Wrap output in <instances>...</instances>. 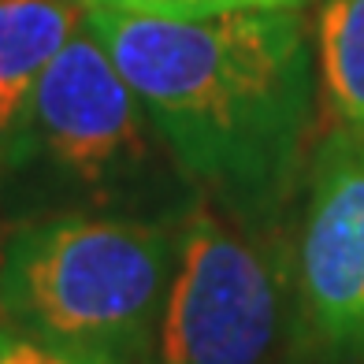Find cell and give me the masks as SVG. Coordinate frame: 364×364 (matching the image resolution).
I'll use <instances>...</instances> for the list:
<instances>
[{"label":"cell","instance_id":"277c9868","mask_svg":"<svg viewBox=\"0 0 364 364\" xmlns=\"http://www.w3.org/2000/svg\"><path fill=\"white\" fill-rule=\"evenodd\" d=\"M301 301L316 338L364 360V138L323 153L301 227Z\"/></svg>","mask_w":364,"mask_h":364},{"label":"cell","instance_id":"7a4b0ae2","mask_svg":"<svg viewBox=\"0 0 364 364\" xmlns=\"http://www.w3.org/2000/svg\"><path fill=\"white\" fill-rule=\"evenodd\" d=\"M168 283V238L141 223L63 220L11 242L8 312L60 350L119 364L145 350Z\"/></svg>","mask_w":364,"mask_h":364},{"label":"cell","instance_id":"9c48e42d","mask_svg":"<svg viewBox=\"0 0 364 364\" xmlns=\"http://www.w3.org/2000/svg\"><path fill=\"white\" fill-rule=\"evenodd\" d=\"M0 364H93L53 342H34L19 335H0Z\"/></svg>","mask_w":364,"mask_h":364},{"label":"cell","instance_id":"6da1fadb","mask_svg":"<svg viewBox=\"0 0 364 364\" xmlns=\"http://www.w3.org/2000/svg\"><path fill=\"white\" fill-rule=\"evenodd\" d=\"M86 26L193 175L245 186L290 160L309 105L294 11L168 19L86 8Z\"/></svg>","mask_w":364,"mask_h":364},{"label":"cell","instance_id":"5b68a950","mask_svg":"<svg viewBox=\"0 0 364 364\" xmlns=\"http://www.w3.org/2000/svg\"><path fill=\"white\" fill-rule=\"evenodd\" d=\"M138 97L93 30L75 34L38 82L34 112L41 141L78 178H105L138 156Z\"/></svg>","mask_w":364,"mask_h":364},{"label":"cell","instance_id":"52a82bcc","mask_svg":"<svg viewBox=\"0 0 364 364\" xmlns=\"http://www.w3.org/2000/svg\"><path fill=\"white\" fill-rule=\"evenodd\" d=\"M323 86L350 134L364 138V0H327L320 11Z\"/></svg>","mask_w":364,"mask_h":364},{"label":"cell","instance_id":"8992f818","mask_svg":"<svg viewBox=\"0 0 364 364\" xmlns=\"http://www.w3.org/2000/svg\"><path fill=\"white\" fill-rule=\"evenodd\" d=\"M82 0H0V138L34 112L38 82L75 38Z\"/></svg>","mask_w":364,"mask_h":364},{"label":"cell","instance_id":"3957f363","mask_svg":"<svg viewBox=\"0 0 364 364\" xmlns=\"http://www.w3.org/2000/svg\"><path fill=\"white\" fill-rule=\"evenodd\" d=\"M275 342V268L235 227L197 216L164 297L156 364H272Z\"/></svg>","mask_w":364,"mask_h":364},{"label":"cell","instance_id":"ba28073f","mask_svg":"<svg viewBox=\"0 0 364 364\" xmlns=\"http://www.w3.org/2000/svg\"><path fill=\"white\" fill-rule=\"evenodd\" d=\"M82 4L138 15H168V19H205V15L227 11H294L305 0H82Z\"/></svg>","mask_w":364,"mask_h":364}]
</instances>
